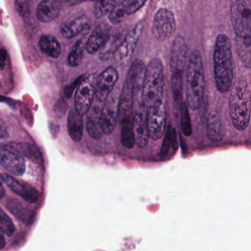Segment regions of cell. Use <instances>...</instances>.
Masks as SVG:
<instances>
[{
  "mask_svg": "<svg viewBox=\"0 0 251 251\" xmlns=\"http://www.w3.org/2000/svg\"><path fill=\"white\" fill-rule=\"evenodd\" d=\"M214 75L216 87L220 93H227L233 80V61L230 39L220 34L216 39L214 50Z\"/></svg>",
  "mask_w": 251,
  "mask_h": 251,
  "instance_id": "1",
  "label": "cell"
},
{
  "mask_svg": "<svg viewBox=\"0 0 251 251\" xmlns=\"http://www.w3.org/2000/svg\"><path fill=\"white\" fill-rule=\"evenodd\" d=\"M230 113L235 128L243 131L251 120V90L244 76H239L233 83L230 97Z\"/></svg>",
  "mask_w": 251,
  "mask_h": 251,
  "instance_id": "2",
  "label": "cell"
},
{
  "mask_svg": "<svg viewBox=\"0 0 251 251\" xmlns=\"http://www.w3.org/2000/svg\"><path fill=\"white\" fill-rule=\"evenodd\" d=\"M205 89L202 57L199 51L194 50L189 57L186 75V94L188 105L195 111L201 107Z\"/></svg>",
  "mask_w": 251,
  "mask_h": 251,
  "instance_id": "3",
  "label": "cell"
},
{
  "mask_svg": "<svg viewBox=\"0 0 251 251\" xmlns=\"http://www.w3.org/2000/svg\"><path fill=\"white\" fill-rule=\"evenodd\" d=\"M142 86V101L147 108L162 102L164 73V66L161 60L152 58L145 67Z\"/></svg>",
  "mask_w": 251,
  "mask_h": 251,
  "instance_id": "4",
  "label": "cell"
},
{
  "mask_svg": "<svg viewBox=\"0 0 251 251\" xmlns=\"http://www.w3.org/2000/svg\"><path fill=\"white\" fill-rule=\"evenodd\" d=\"M230 17L236 37L251 34V0H230Z\"/></svg>",
  "mask_w": 251,
  "mask_h": 251,
  "instance_id": "5",
  "label": "cell"
},
{
  "mask_svg": "<svg viewBox=\"0 0 251 251\" xmlns=\"http://www.w3.org/2000/svg\"><path fill=\"white\" fill-rule=\"evenodd\" d=\"M96 80V75L91 74L79 83L75 98V108L80 115H85L90 110L95 96Z\"/></svg>",
  "mask_w": 251,
  "mask_h": 251,
  "instance_id": "6",
  "label": "cell"
},
{
  "mask_svg": "<svg viewBox=\"0 0 251 251\" xmlns=\"http://www.w3.org/2000/svg\"><path fill=\"white\" fill-rule=\"evenodd\" d=\"M176 29V20L171 11L161 8L157 11L152 23V34L156 40L165 42L174 34Z\"/></svg>",
  "mask_w": 251,
  "mask_h": 251,
  "instance_id": "7",
  "label": "cell"
},
{
  "mask_svg": "<svg viewBox=\"0 0 251 251\" xmlns=\"http://www.w3.org/2000/svg\"><path fill=\"white\" fill-rule=\"evenodd\" d=\"M167 109L163 102L148 108L146 116L150 136L153 140H158L164 135L167 126Z\"/></svg>",
  "mask_w": 251,
  "mask_h": 251,
  "instance_id": "8",
  "label": "cell"
},
{
  "mask_svg": "<svg viewBox=\"0 0 251 251\" xmlns=\"http://www.w3.org/2000/svg\"><path fill=\"white\" fill-rule=\"evenodd\" d=\"M142 29L143 21L136 25V27L127 33V36L123 39L120 46L114 52V55L116 61L120 65L126 66L130 62L137 46Z\"/></svg>",
  "mask_w": 251,
  "mask_h": 251,
  "instance_id": "9",
  "label": "cell"
},
{
  "mask_svg": "<svg viewBox=\"0 0 251 251\" xmlns=\"http://www.w3.org/2000/svg\"><path fill=\"white\" fill-rule=\"evenodd\" d=\"M187 58V46L184 39L177 36L173 41L170 51V67L171 75L183 76Z\"/></svg>",
  "mask_w": 251,
  "mask_h": 251,
  "instance_id": "10",
  "label": "cell"
},
{
  "mask_svg": "<svg viewBox=\"0 0 251 251\" xmlns=\"http://www.w3.org/2000/svg\"><path fill=\"white\" fill-rule=\"evenodd\" d=\"M0 166L10 174L23 176L25 173V161L21 155L0 145Z\"/></svg>",
  "mask_w": 251,
  "mask_h": 251,
  "instance_id": "11",
  "label": "cell"
},
{
  "mask_svg": "<svg viewBox=\"0 0 251 251\" xmlns=\"http://www.w3.org/2000/svg\"><path fill=\"white\" fill-rule=\"evenodd\" d=\"M118 78V72L114 67H108L100 75L99 77H97L95 95L98 101L103 102L106 100Z\"/></svg>",
  "mask_w": 251,
  "mask_h": 251,
  "instance_id": "12",
  "label": "cell"
},
{
  "mask_svg": "<svg viewBox=\"0 0 251 251\" xmlns=\"http://www.w3.org/2000/svg\"><path fill=\"white\" fill-rule=\"evenodd\" d=\"M2 181H3L11 190L21 197L29 203H35L39 200V192L36 189L27 184L25 182L17 180L9 175H1Z\"/></svg>",
  "mask_w": 251,
  "mask_h": 251,
  "instance_id": "13",
  "label": "cell"
},
{
  "mask_svg": "<svg viewBox=\"0 0 251 251\" xmlns=\"http://www.w3.org/2000/svg\"><path fill=\"white\" fill-rule=\"evenodd\" d=\"M148 0H123L120 4L115 5L114 9L108 14V20L113 25L120 24L127 16L137 12Z\"/></svg>",
  "mask_w": 251,
  "mask_h": 251,
  "instance_id": "14",
  "label": "cell"
},
{
  "mask_svg": "<svg viewBox=\"0 0 251 251\" xmlns=\"http://www.w3.org/2000/svg\"><path fill=\"white\" fill-rule=\"evenodd\" d=\"M135 86L129 79L126 78L118 103V117L120 121L133 119V95Z\"/></svg>",
  "mask_w": 251,
  "mask_h": 251,
  "instance_id": "15",
  "label": "cell"
},
{
  "mask_svg": "<svg viewBox=\"0 0 251 251\" xmlns=\"http://www.w3.org/2000/svg\"><path fill=\"white\" fill-rule=\"evenodd\" d=\"M118 105L114 100L105 101L100 114V123L102 132L110 135L115 130L118 120Z\"/></svg>",
  "mask_w": 251,
  "mask_h": 251,
  "instance_id": "16",
  "label": "cell"
},
{
  "mask_svg": "<svg viewBox=\"0 0 251 251\" xmlns=\"http://www.w3.org/2000/svg\"><path fill=\"white\" fill-rule=\"evenodd\" d=\"M8 149L14 151L17 153L27 157L37 164H43L42 152L36 145L28 142H7L1 144Z\"/></svg>",
  "mask_w": 251,
  "mask_h": 251,
  "instance_id": "17",
  "label": "cell"
},
{
  "mask_svg": "<svg viewBox=\"0 0 251 251\" xmlns=\"http://www.w3.org/2000/svg\"><path fill=\"white\" fill-rule=\"evenodd\" d=\"M133 131L135 144L139 148H145L149 140L150 134L146 116L142 113L137 112L133 115Z\"/></svg>",
  "mask_w": 251,
  "mask_h": 251,
  "instance_id": "18",
  "label": "cell"
},
{
  "mask_svg": "<svg viewBox=\"0 0 251 251\" xmlns=\"http://www.w3.org/2000/svg\"><path fill=\"white\" fill-rule=\"evenodd\" d=\"M61 0H43L38 5L36 17L41 23H50L58 17Z\"/></svg>",
  "mask_w": 251,
  "mask_h": 251,
  "instance_id": "19",
  "label": "cell"
},
{
  "mask_svg": "<svg viewBox=\"0 0 251 251\" xmlns=\"http://www.w3.org/2000/svg\"><path fill=\"white\" fill-rule=\"evenodd\" d=\"M89 28L88 19L85 17H78L70 19L63 24L60 29V33L65 39H71Z\"/></svg>",
  "mask_w": 251,
  "mask_h": 251,
  "instance_id": "20",
  "label": "cell"
},
{
  "mask_svg": "<svg viewBox=\"0 0 251 251\" xmlns=\"http://www.w3.org/2000/svg\"><path fill=\"white\" fill-rule=\"evenodd\" d=\"M67 130L70 137L75 142H80L83 138V116L80 115L75 108L70 110L67 118Z\"/></svg>",
  "mask_w": 251,
  "mask_h": 251,
  "instance_id": "21",
  "label": "cell"
},
{
  "mask_svg": "<svg viewBox=\"0 0 251 251\" xmlns=\"http://www.w3.org/2000/svg\"><path fill=\"white\" fill-rule=\"evenodd\" d=\"M207 136L212 142L223 140L225 136L224 129L220 115L217 112L209 114L207 121Z\"/></svg>",
  "mask_w": 251,
  "mask_h": 251,
  "instance_id": "22",
  "label": "cell"
},
{
  "mask_svg": "<svg viewBox=\"0 0 251 251\" xmlns=\"http://www.w3.org/2000/svg\"><path fill=\"white\" fill-rule=\"evenodd\" d=\"M6 207L17 219L21 220L23 223L30 224L34 218V211L27 208L17 200H8L6 202Z\"/></svg>",
  "mask_w": 251,
  "mask_h": 251,
  "instance_id": "23",
  "label": "cell"
},
{
  "mask_svg": "<svg viewBox=\"0 0 251 251\" xmlns=\"http://www.w3.org/2000/svg\"><path fill=\"white\" fill-rule=\"evenodd\" d=\"M108 33L102 27H97L89 36L85 48L89 54L96 53L102 49L108 38Z\"/></svg>",
  "mask_w": 251,
  "mask_h": 251,
  "instance_id": "24",
  "label": "cell"
},
{
  "mask_svg": "<svg viewBox=\"0 0 251 251\" xmlns=\"http://www.w3.org/2000/svg\"><path fill=\"white\" fill-rule=\"evenodd\" d=\"M236 47L238 55L244 67L251 68V35L236 37Z\"/></svg>",
  "mask_w": 251,
  "mask_h": 251,
  "instance_id": "25",
  "label": "cell"
},
{
  "mask_svg": "<svg viewBox=\"0 0 251 251\" xmlns=\"http://www.w3.org/2000/svg\"><path fill=\"white\" fill-rule=\"evenodd\" d=\"M39 47L41 50L48 56L58 58L61 53V46L54 36L45 35L40 38Z\"/></svg>",
  "mask_w": 251,
  "mask_h": 251,
  "instance_id": "26",
  "label": "cell"
},
{
  "mask_svg": "<svg viewBox=\"0 0 251 251\" xmlns=\"http://www.w3.org/2000/svg\"><path fill=\"white\" fill-rule=\"evenodd\" d=\"M121 123V142L127 149L134 147L135 139L133 131V119L120 122Z\"/></svg>",
  "mask_w": 251,
  "mask_h": 251,
  "instance_id": "27",
  "label": "cell"
},
{
  "mask_svg": "<svg viewBox=\"0 0 251 251\" xmlns=\"http://www.w3.org/2000/svg\"><path fill=\"white\" fill-rule=\"evenodd\" d=\"M86 130L92 139H100L103 135L100 123V115L96 114H91L87 117L86 122Z\"/></svg>",
  "mask_w": 251,
  "mask_h": 251,
  "instance_id": "28",
  "label": "cell"
},
{
  "mask_svg": "<svg viewBox=\"0 0 251 251\" xmlns=\"http://www.w3.org/2000/svg\"><path fill=\"white\" fill-rule=\"evenodd\" d=\"M121 36H108L106 42L104 46L101 49L100 54V58L102 61L108 59L111 55H114V52L117 50L118 47L121 43Z\"/></svg>",
  "mask_w": 251,
  "mask_h": 251,
  "instance_id": "29",
  "label": "cell"
},
{
  "mask_svg": "<svg viewBox=\"0 0 251 251\" xmlns=\"http://www.w3.org/2000/svg\"><path fill=\"white\" fill-rule=\"evenodd\" d=\"M85 45L83 41L79 40L75 44L68 55V64L70 67H78L82 62Z\"/></svg>",
  "mask_w": 251,
  "mask_h": 251,
  "instance_id": "30",
  "label": "cell"
},
{
  "mask_svg": "<svg viewBox=\"0 0 251 251\" xmlns=\"http://www.w3.org/2000/svg\"><path fill=\"white\" fill-rule=\"evenodd\" d=\"M116 0H97L94 5V14L98 19L108 15L114 9Z\"/></svg>",
  "mask_w": 251,
  "mask_h": 251,
  "instance_id": "31",
  "label": "cell"
},
{
  "mask_svg": "<svg viewBox=\"0 0 251 251\" xmlns=\"http://www.w3.org/2000/svg\"><path fill=\"white\" fill-rule=\"evenodd\" d=\"M180 115L182 132L185 136H189L192 132V123L187 106L185 102H182L180 105Z\"/></svg>",
  "mask_w": 251,
  "mask_h": 251,
  "instance_id": "32",
  "label": "cell"
},
{
  "mask_svg": "<svg viewBox=\"0 0 251 251\" xmlns=\"http://www.w3.org/2000/svg\"><path fill=\"white\" fill-rule=\"evenodd\" d=\"M0 229L8 236H12L15 232L12 220L2 208H0Z\"/></svg>",
  "mask_w": 251,
  "mask_h": 251,
  "instance_id": "33",
  "label": "cell"
},
{
  "mask_svg": "<svg viewBox=\"0 0 251 251\" xmlns=\"http://www.w3.org/2000/svg\"><path fill=\"white\" fill-rule=\"evenodd\" d=\"M16 9L21 17H27L31 12V0H16Z\"/></svg>",
  "mask_w": 251,
  "mask_h": 251,
  "instance_id": "34",
  "label": "cell"
},
{
  "mask_svg": "<svg viewBox=\"0 0 251 251\" xmlns=\"http://www.w3.org/2000/svg\"><path fill=\"white\" fill-rule=\"evenodd\" d=\"M171 128L169 126L166 131L165 136H164V142H163L162 148L161 151V157H165L170 150V146H171Z\"/></svg>",
  "mask_w": 251,
  "mask_h": 251,
  "instance_id": "35",
  "label": "cell"
},
{
  "mask_svg": "<svg viewBox=\"0 0 251 251\" xmlns=\"http://www.w3.org/2000/svg\"><path fill=\"white\" fill-rule=\"evenodd\" d=\"M8 53L5 49H0V71H2L6 67Z\"/></svg>",
  "mask_w": 251,
  "mask_h": 251,
  "instance_id": "36",
  "label": "cell"
},
{
  "mask_svg": "<svg viewBox=\"0 0 251 251\" xmlns=\"http://www.w3.org/2000/svg\"><path fill=\"white\" fill-rule=\"evenodd\" d=\"M3 233L2 230L0 229V250L5 248V245H6V241H5Z\"/></svg>",
  "mask_w": 251,
  "mask_h": 251,
  "instance_id": "37",
  "label": "cell"
},
{
  "mask_svg": "<svg viewBox=\"0 0 251 251\" xmlns=\"http://www.w3.org/2000/svg\"><path fill=\"white\" fill-rule=\"evenodd\" d=\"M9 136L8 130L2 125L0 124V138H7Z\"/></svg>",
  "mask_w": 251,
  "mask_h": 251,
  "instance_id": "38",
  "label": "cell"
},
{
  "mask_svg": "<svg viewBox=\"0 0 251 251\" xmlns=\"http://www.w3.org/2000/svg\"><path fill=\"white\" fill-rule=\"evenodd\" d=\"M2 180L0 179V199H2L5 196V188L3 187V185L2 183Z\"/></svg>",
  "mask_w": 251,
  "mask_h": 251,
  "instance_id": "39",
  "label": "cell"
},
{
  "mask_svg": "<svg viewBox=\"0 0 251 251\" xmlns=\"http://www.w3.org/2000/svg\"><path fill=\"white\" fill-rule=\"evenodd\" d=\"M1 87H2V86H1V83H0V89H1Z\"/></svg>",
  "mask_w": 251,
  "mask_h": 251,
  "instance_id": "40",
  "label": "cell"
},
{
  "mask_svg": "<svg viewBox=\"0 0 251 251\" xmlns=\"http://www.w3.org/2000/svg\"><path fill=\"white\" fill-rule=\"evenodd\" d=\"M0 179H1V180H2V177H1V175H0Z\"/></svg>",
  "mask_w": 251,
  "mask_h": 251,
  "instance_id": "41",
  "label": "cell"
}]
</instances>
